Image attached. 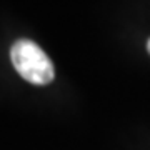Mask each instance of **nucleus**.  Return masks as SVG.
<instances>
[{
  "instance_id": "2",
  "label": "nucleus",
  "mask_w": 150,
  "mask_h": 150,
  "mask_svg": "<svg viewBox=\"0 0 150 150\" xmlns=\"http://www.w3.org/2000/svg\"><path fill=\"white\" fill-rule=\"evenodd\" d=\"M147 50H149V54H150V38H149V42H147Z\"/></svg>"
},
{
  "instance_id": "1",
  "label": "nucleus",
  "mask_w": 150,
  "mask_h": 150,
  "mask_svg": "<svg viewBox=\"0 0 150 150\" xmlns=\"http://www.w3.org/2000/svg\"><path fill=\"white\" fill-rule=\"evenodd\" d=\"M10 60L22 79L33 85H48L54 80L55 69L52 60L33 40H17L10 48Z\"/></svg>"
}]
</instances>
